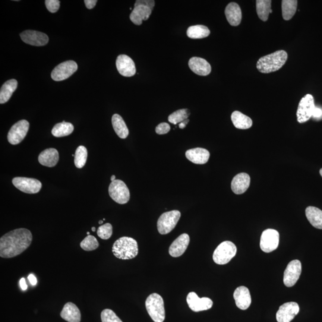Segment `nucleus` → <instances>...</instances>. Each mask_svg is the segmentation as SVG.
Segmentation results:
<instances>
[{"mask_svg": "<svg viewBox=\"0 0 322 322\" xmlns=\"http://www.w3.org/2000/svg\"><path fill=\"white\" fill-rule=\"evenodd\" d=\"M187 302L189 308L195 312L209 310L213 305V302L210 298L207 297L201 298L194 292L189 293L187 296Z\"/></svg>", "mask_w": 322, "mask_h": 322, "instance_id": "obj_16", "label": "nucleus"}, {"mask_svg": "<svg viewBox=\"0 0 322 322\" xmlns=\"http://www.w3.org/2000/svg\"><path fill=\"white\" fill-rule=\"evenodd\" d=\"M91 230H92L93 232H95L96 231L95 227H92V228H91Z\"/></svg>", "mask_w": 322, "mask_h": 322, "instance_id": "obj_49", "label": "nucleus"}, {"mask_svg": "<svg viewBox=\"0 0 322 322\" xmlns=\"http://www.w3.org/2000/svg\"><path fill=\"white\" fill-rule=\"evenodd\" d=\"M320 175H321V178H322V169H321L320 170Z\"/></svg>", "mask_w": 322, "mask_h": 322, "instance_id": "obj_51", "label": "nucleus"}, {"mask_svg": "<svg viewBox=\"0 0 322 322\" xmlns=\"http://www.w3.org/2000/svg\"><path fill=\"white\" fill-rule=\"evenodd\" d=\"M84 3L88 9H92L95 7L97 1V0H85Z\"/></svg>", "mask_w": 322, "mask_h": 322, "instance_id": "obj_44", "label": "nucleus"}, {"mask_svg": "<svg viewBox=\"0 0 322 322\" xmlns=\"http://www.w3.org/2000/svg\"><path fill=\"white\" fill-rule=\"evenodd\" d=\"M237 307L242 310H247L251 304L250 292L247 287L241 286L238 287L233 293Z\"/></svg>", "mask_w": 322, "mask_h": 322, "instance_id": "obj_19", "label": "nucleus"}, {"mask_svg": "<svg viewBox=\"0 0 322 322\" xmlns=\"http://www.w3.org/2000/svg\"><path fill=\"white\" fill-rule=\"evenodd\" d=\"M61 316L68 322H80L81 312L77 306L74 303L69 302L66 303L61 312Z\"/></svg>", "mask_w": 322, "mask_h": 322, "instance_id": "obj_25", "label": "nucleus"}, {"mask_svg": "<svg viewBox=\"0 0 322 322\" xmlns=\"http://www.w3.org/2000/svg\"><path fill=\"white\" fill-rule=\"evenodd\" d=\"M110 198L119 204H127L130 198V194L125 183L120 180H115L109 187Z\"/></svg>", "mask_w": 322, "mask_h": 322, "instance_id": "obj_7", "label": "nucleus"}, {"mask_svg": "<svg viewBox=\"0 0 322 322\" xmlns=\"http://www.w3.org/2000/svg\"><path fill=\"white\" fill-rule=\"evenodd\" d=\"M189 122V120L188 119H186L185 121H183L181 123H180L179 127L181 129L185 128L186 127V125H187V124H188Z\"/></svg>", "mask_w": 322, "mask_h": 322, "instance_id": "obj_47", "label": "nucleus"}, {"mask_svg": "<svg viewBox=\"0 0 322 322\" xmlns=\"http://www.w3.org/2000/svg\"><path fill=\"white\" fill-rule=\"evenodd\" d=\"M151 9L143 5H134L129 18L132 22L136 25H140L143 21H147L151 14Z\"/></svg>", "mask_w": 322, "mask_h": 322, "instance_id": "obj_24", "label": "nucleus"}, {"mask_svg": "<svg viewBox=\"0 0 322 322\" xmlns=\"http://www.w3.org/2000/svg\"><path fill=\"white\" fill-rule=\"evenodd\" d=\"M287 59L288 54L284 50H278L259 59L257 68L261 73L269 74L279 70L285 64Z\"/></svg>", "mask_w": 322, "mask_h": 322, "instance_id": "obj_2", "label": "nucleus"}, {"mask_svg": "<svg viewBox=\"0 0 322 322\" xmlns=\"http://www.w3.org/2000/svg\"><path fill=\"white\" fill-rule=\"evenodd\" d=\"M189 242H190V237L186 233H183L179 236L170 246V255L173 257H181L187 249Z\"/></svg>", "mask_w": 322, "mask_h": 322, "instance_id": "obj_18", "label": "nucleus"}, {"mask_svg": "<svg viewBox=\"0 0 322 322\" xmlns=\"http://www.w3.org/2000/svg\"><path fill=\"white\" fill-rule=\"evenodd\" d=\"M28 280H29L30 282L31 283V285L35 286L37 285V279L36 278V277L33 274H30L29 276L28 277Z\"/></svg>", "mask_w": 322, "mask_h": 322, "instance_id": "obj_45", "label": "nucleus"}, {"mask_svg": "<svg viewBox=\"0 0 322 322\" xmlns=\"http://www.w3.org/2000/svg\"><path fill=\"white\" fill-rule=\"evenodd\" d=\"M231 119L233 125L238 129L250 128L253 124L250 118L239 111L233 112L231 116Z\"/></svg>", "mask_w": 322, "mask_h": 322, "instance_id": "obj_29", "label": "nucleus"}, {"mask_svg": "<svg viewBox=\"0 0 322 322\" xmlns=\"http://www.w3.org/2000/svg\"><path fill=\"white\" fill-rule=\"evenodd\" d=\"M80 247L84 251H91L97 249L99 247V244L95 237L88 235L80 243Z\"/></svg>", "mask_w": 322, "mask_h": 322, "instance_id": "obj_37", "label": "nucleus"}, {"mask_svg": "<svg viewBox=\"0 0 322 322\" xmlns=\"http://www.w3.org/2000/svg\"><path fill=\"white\" fill-rule=\"evenodd\" d=\"M30 123L27 120H21L12 126L8 135V139L12 144H20L24 139L29 130Z\"/></svg>", "mask_w": 322, "mask_h": 322, "instance_id": "obj_10", "label": "nucleus"}, {"mask_svg": "<svg viewBox=\"0 0 322 322\" xmlns=\"http://www.w3.org/2000/svg\"><path fill=\"white\" fill-rule=\"evenodd\" d=\"M305 215L311 225L318 229H322V211L314 207L306 208Z\"/></svg>", "mask_w": 322, "mask_h": 322, "instance_id": "obj_27", "label": "nucleus"}, {"mask_svg": "<svg viewBox=\"0 0 322 322\" xmlns=\"http://www.w3.org/2000/svg\"><path fill=\"white\" fill-rule=\"evenodd\" d=\"M145 304L148 313L154 322H163L165 320L166 311L162 296L152 293L148 296Z\"/></svg>", "mask_w": 322, "mask_h": 322, "instance_id": "obj_4", "label": "nucleus"}, {"mask_svg": "<svg viewBox=\"0 0 322 322\" xmlns=\"http://www.w3.org/2000/svg\"><path fill=\"white\" fill-rule=\"evenodd\" d=\"M186 156L194 164H205L209 159L210 153L209 151L204 148L197 147L186 151Z\"/></svg>", "mask_w": 322, "mask_h": 322, "instance_id": "obj_23", "label": "nucleus"}, {"mask_svg": "<svg viewBox=\"0 0 322 322\" xmlns=\"http://www.w3.org/2000/svg\"><path fill=\"white\" fill-rule=\"evenodd\" d=\"M189 66L196 74L207 76L211 72V66L204 59L194 57L189 60Z\"/></svg>", "mask_w": 322, "mask_h": 322, "instance_id": "obj_21", "label": "nucleus"}, {"mask_svg": "<svg viewBox=\"0 0 322 322\" xmlns=\"http://www.w3.org/2000/svg\"><path fill=\"white\" fill-rule=\"evenodd\" d=\"M20 36L24 43L34 46H46L49 41L46 34L36 31H25L20 34Z\"/></svg>", "mask_w": 322, "mask_h": 322, "instance_id": "obj_15", "label": "nucleus"}, {"mask_svg": "<svg viewBox=\"0 0 322 322\" xmlns=\"http://www.w3.org/2000/svg\"><path fill=\"white\" fill-rule=\"evenodd\" d=\"M103 223V220H100L99 221V224L100 225H102V224Z\"/></svg>", "mask_w": 322, "mask_h": 322, "instance_id": "obj_50", "label": "nucleus"}, {"mask_svg": "<svg viewBox=\"0 0 322 322\" xmlns=\"http://www.w3.org/2000/svg\"><path fill=\"white\" fill-rule=\"evenodd\" d=\"M20 286L21 289L23 290H26L28 288V286L26 283V280H25V279L24 278V277L20 280Z\"/></svg>", "mask_w": 322, "mask_h": 322, "instance_id": "obj_46", "label": "nucleus"}, {"mask_svg": "<svg viewBox=\"0 0 322 322\" xmlns=\"http://www.w3.org/2000/svg\"><path fill=\"white\" fill-rule=\"evenodd\" d=\"M312 117L315 119H320L322 118V109L315 106Z\"/></svg>", "mask_w": 322, "mask_h": 322, "instance_id": "obj_43", "label": "nucleus"}, {"mask_svg": "<svg viewBox=\"0 0 322 322\" xmlns=\"http://www.w3.org/2000/svg\"><path fill=\"white\" fill-rule=\"evenodd\" d=\"M181 213L179 211L173 210L163 213L157 220V227L161 235H167L175 228L181 219Z\"/></svg>", "mask_w": 322, "mask_h": 322, "instance_id": "obj_6", "label": "nucleus"}, {"mask_svg": "<svg viewBox=\"0 0 322 322\" xmlns=\"http://www.w3.org/2000/svg\"><path fill=\"white\" fill-rule=\"evenodd\" d=\"M237 248L233 242L225 241L218 246L213 254V260L217 264H226L236 254Z\"/></svg>", "mask_w": 322, "mask_h": 322, "instance_id": "obj_5", "label": "nucleus"}, {"mask_svg": "<svg viewBox=\"0 0 322 322\" xmlns=\"http://www.w3.org/2000/svg\"><path fill=\"white\" fill-rule=\"evenodd\" d=\"M210 31L204 25H195L188 28L187 36L192 39H201L210 36Z\"/></svg>", "mask_w": 322, "mask_h": 322, "instance_id": "obj_33", "label": "nucleus"}, {"mask_svg": "<svg viewBox=\"0 0 322 322\" xmlns=\"http://www.w3.org/2000/svg\"><path fill=\"white\" fill-rule=\"evenodd\" d=\"M88 156L87 149L86 147L80 146L76 150L74 156V163L78 169H82L86 163Z\"/></svg>", "mask_w": 322, "mask_h": 322, "instance_id": "obj_35", "label": "nucleus"}, {"mask_svg": "<svg viewBox=\"0 0 322 322\" xmlns=\"http://www.w3.org/2000/svg\"><path fill=\"white\" fill-rule=\"evenodd\" d=\"M32 241L33 235L30 230L25 228L12 230L0 239V257H17L30 247Z\"/></svg>", "mask_w": 322, "mask_h": 322, "instance_id": "obj_1", "label": "nucleus"}, {"mask_svg": "<svg viewBox=\"0 0 322 322\" xmlns=\"http://www.w3.org/2000/svg\"><path fill=\"white\" fill-rule=\"evenodd\" d=\"M279 233L277 230L268 229L262 233L260 239V248L267 253L272 252L278 247Z\"/></svg>", "mask_w": 322, "mask_h": 322, "instance_id": "obj_9", "label": "nucleus"}, {"mask_svg": "<svg viewBox=\"0 0 322 322\" xmlns=\"http://www.w3.org/2000/svg\"><path fill=\"white\" fill-rule=\"evenodd\" d=\"M60 3L61 2L59 0H46L45 1L47 10L53 14L58 11L60 8Z\"/></svg>", "mask_w": 322, "mask_h": 322, "instance_id": "obj_40", "label": "nucleus"}, {"mask_svg": "<svg viewBox=\"0 0 322 322\" xmlns=\"http://www.w3.org/2000/svg\"><path fill=\"white\" fill-rule=\"evenodd\" d=\"M87 234L88 235H90V232H88L87 233Z\"/></svg>", "mask_w": 322, "mask_h": 322, "instance_id": "obj_52", "label": "nucleus"}, {"mask_svg": "<svg viewBox=\"0 0 322 322\" xmlns=\"http://www.w3.org/2000/svg\"><path fill=\"white\" fill-rule=\"evenodd\" d=\"M155 2L153 0H137L134 5H143L153 10Z\"/></svg>", "mask_w": 322, "mask_h": 322, "instance_id": "obj_42", "label": "nucleus"}, {"mask_svg": "<svg viewBox=\"0 0 322 322\" xmlns=\"http://www.w3.org/2000/svg\"><path fill=\"white\" fill-rule=\"evenodd\" d=\"M301 262L298 260L289 262L283 276V283L287 287H292L297 282L301 274Z\"/></svg>", "mask_w": 322, "mask_h": 322, "instance_id": "obj_13", "label": "nucleus"}, {"mask_svg": "<svg viewBox=\"0 0 322 322\" xmlns=\"http://www.w3.org/2000/svg\"><path fill=\"white\" fill-rule=\"evenodd\" d=\"M113 233L112 226L110 223H106L100 226L97 229V234L100 238L103 240L109 239Z\"/></svg>", "mask_w": 322, "mask_h": 322, "instance_id": "obj_38", "label": "nucleus"}, {"mask_svg": "<svg viewBox=\"0 0 322 322\" xmlns=\"http://www.w3.org/2000/svg\"><path fill=\"white\" fill-rule=\"evenodd\" d=\"M315 106L313 96L308 94L299 103L296 116L299 123H304L312 118Z\"/></svg>", "mask_w": 322, "mask_h": 322, "instance_id": "obj_8", "label": "nucleus"}, {"mask_svg": "<svg viewBox=\"0 0 322 322\" xmlns=\"http://www.w3.org/2000/svg\"><path fill=\"white\" fill-rule=\"evenodd\" d=\"M74 130V127L71 123L63 121L54 126L52 133L56 137H62L70 135Z\"/></svg>", "mask_w": 322, "mask_h": 322, "instance_id": "obj_31", "label": "nucleus"}, {"mask_svg": "<svg viewBox=\"0 0 322 322\" xmlns=\"http://www.w3.org/2000/svg\"><path fill=\"white\" fill-rule=\"evenodd\" d=\"M250 177L247 173H240L233 179L231 183L232 190L236 195L245 193L250 185Z\"/></svg>", "mask_w": 322, "mask_h": 322, "instance_id": "obj_20", "label": "nucleus"}, {"mask_svg": "<svg viewBox=\"0 0 322 322\" xmlns=\"http://www.w3.org/2000/svg\"><path fill=\"white\" fill-rule=\"evenodd\" d=\"M170 129H171V127H170L169 124L166 122H163L157 126L155 131L157 134L162 135L168 133L170 131Z\"/></svg>", "mask_w": 322, "mask_h": 322, "instance_id": "obj_41", "label": "nucleus"}, {"mask_svg": "<svg viewBox=\"0 0 322 322\" xmlns=\"http://www.w3.org/2000/svg\"><path fill=\"white\" fill-rule=\"evenodd\" d=\"M189 115H190V112L188 109H179L169 116V121L172 124L177 125L188 119Z\"/></svg>", "mask_w": 322, "mask_h": 322, "instance_id": "obj_36", "label": "nucleus"}, {"mask_svg": "<svg viewBox=\"0 0 322 322\" xmlns=\"http://www.w3.org/2000/svg\"><path fill=\"white\" fill-rule=\"evenodd\" d=\"M298 2L296 0H283L282 1V17L284 20H291L295 14Z\"/></svg>", "mask_w": 322, "mask_h": 322, "instance_id": "obj_34", "label": "nucleus"}, {"mask_svg": "<svg viewBox=\"0 0 322 322\" xmlns=\"http://www.w3.org/2000/svg\"><path fill=\"white\" fill-rule=\"evenodd\" d=\"M225 15L227 21L233 27L238 26L242 21L241 8L236 3H230L225 9Z\"/></svg>", "mask_w": 322, "mask_h": 322, "instance_id": "obj_22", "label": "nucleus"}, {"mask_svg": "<svg viewBox=\"0 0 322 322\" xmlns=\"http://www.w3.org/2000/svg\"><path fill=\"white\" fill-rule=\"evenodd\" d=\"M112 252L115 257L121 260H131L138 253V244L133 238L122 237L115 242L112 247Z\"/></svg>", "mask_w": 322, "mask_h": 322, "instance_id": "obj_3", "label": "nucleus"}, {"mask_svg": "<svg viewBox=\"0 0 322 322\" xmlns=\"http://www.w3.org/2000/svg\"><path fill=\"white\" fill-rule=\"evenodd\" d=\"M115 180H116L115 179V176H114V175L112 176L111 178H110V181H111L112 182H113V181H115Z\"/></svg>", "mask_w": 322, "mask_h": 322, "instance_id": "obj_48", "label": "nucleus"}, {"mask_svg": "<svg viewBox=\"0 0 322 322\" xmlns=\"http://www.w3.org/2000/svg\"><path fill=\"white\" fill-rule=\"evenodd\" d=\"M17 87L18 81L15 79L6 81L0 90V103L4 104L8 102Z\"/></svg>", "mask_w": 322, "mask_h": 322, "instance_id": "obj_28", "label": "nucleus"}, {"mask_svg": "<svg viewBox=\"0 0 322 322\" xmlns=\"http://www.w3.org/2000/svg\"><path fill=\"white\" fill-rule=\"evenodd\" d=\"M116 66L119 73L124 77H131L136 73L134 61L127 55H119L116 59Z\"/></svg>", "mask_w": 322, "mask_h": 322, "instance_id": "obj_17", "label": "nucleus"}, {"mask_svg": "<svg viewBox=\"0 0 322 322\" xmlns=\"http://www.w3.org/2000/svg\"><path fill=\"white\" fill-rule=\"evenodd\" d=\"M13 184L19 190L29 194L39 193L42 188V184L36 179L15 178L12 180Z\"/></svg>", "mask_w": 322, "mask_h": 322, "instance_id": "obj_12", "label": "nucleus"}, {"mask_svg": "<svg viewBox=\"0 0 322 322\" xmlns=\"http://www.w3.org/2000/svg\"><path fill=\"white\" fill-rule=\"evenodd\" d=\"M59 159L58 151L54 148H49L42 151L39 156V163L42 166L53 167L56 166Z\"/></svg>", "mask_w": 322, "mask_h": 322, "instance_id": "obj_26", "label": "nucleus"}, {"mask_svg": "<svg viewBox=\"0 0 322 322\" xmlns=\"http://www.w3.org/2000/svg\"><path fill=\"white\" fill-rule=\"evenodd\" d=\"M271 5V0H257L256 1L257 15L261 21H267L269 14L272 13Z\"/></svg>", "mask_w": 322, "mask_h": 322, "instance_id": "obj_32", "label": "nucleus"}, {"mask_svg": "<svg viewBox=\"0 0 322 322\" xmlns=\"http://www.w3.org/2000/svg\"><path fill=\"white\" fill-rule=\"evenodd\" d=\"M101 319L102 322H122L114 311L110 309H105L102 311L101 313Z\"/></svg>", "mask_w": 322, "mask_h": 322, "instance_id": "obj_39", "label": "nucleus"}, {"mask_svg": "<svg viewBox=\"0 0 322 322\" xmlns=\"http://www.w3.org/2000/svg\"><path fill=\"white\" fill-rule=\"evenodd\" d=\"M299 307L295 302L285 303L280 306L276 317L277 322H290L298 314Z\"/></svg>", "mask_w": 322, "mask_h": 322, "instance_id": "obj_14", "label": "nucleus"}, {"mask_svg": "<svg viewBox=\"0 0 322 322\" xmlns=\"http://www.w3.org/2000/svg\"><path fill=\"white\" fill-rule=\"evenodd\" d=\"M77 69V63L73 61H66L60 64L53 69L51 77L54 81H64L70 77Z\"/></svg>", "mask_w": 322, "mask_h": 322, "instance_id": "obj_11", "label": "nucleus"}, {"mask_svg": "<svg viewBox=\"0 0 322 322\" xmlns=\"http://www.w3.org/2000/svg\"><path fill=\"white\" fill-rule=\"evenodd\" d=\"M112 124L116 134L119 137L124 139L128 137V129L121 116L118 114L113 115L112 117Z\"/></svg>", "mask_w": 322, "mask_h": 322, "instance_id": "obj_30", "label": "nucleus"}]
</instances>
